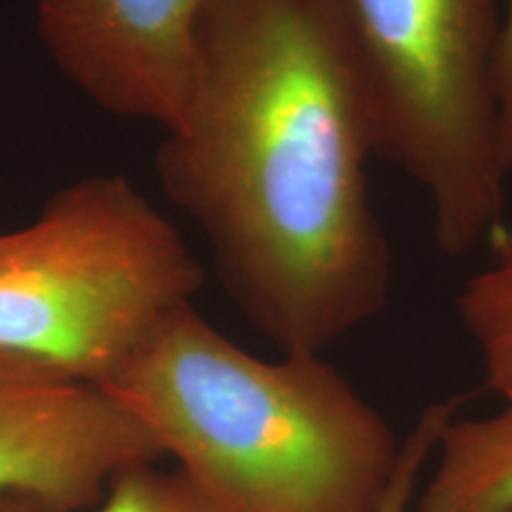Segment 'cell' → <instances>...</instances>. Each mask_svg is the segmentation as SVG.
Returning <instances> with one entry per match:
<instances>
[{
    "label": "cell",
    "instance_id": "1",
    "mask_svg": "<svg viewBox=\"0 0 512 512\" xmlns=\"http://www.w3.org/2000/svg\"><path fill=\"white\" fill-rule=\"evenodd\" d=\"M155 152L230 302L280 354L380 316L392 249L368 190L375 124L347 0H209Z\"/></svg>",
    "mask_w": 512,
    "mask_h": 512
},
{
    "label": "cell",
    "instance_id": "2",
    "mask_svg": "<svg viewBox=\"0 0 512 512\" xmlns=\"http://www.w3.org/2000/svg\"><path fill=\"white\" fill-rule=\"evenodd\" d=\"M211 512H380L403 458L387 418L323 354L238 347L195 304L105 384Z\"/></svg>",
    "mask_w": 512,
    "mask_h": 512
},
{
    "label": "cell",
    "instance_id": "3",
    "mask_svg": "<svg viewBox=\"0 0 512 512\" xmlns=\"http://www.w3.org/2000/svg\"><path fill=\"white\" fill-rule=\"evenodd\" d=\"M202 285L197 256L128 178H79L0 233V349L105 387Z\"/></svg>",
    "mask_w": 512,
    "mask_h": 512
},
{
    "label": "cell",
    "instance_id": "4",
    "mask_svg": "<svg viewBox=\"0 0 512 512\" xmlns=\"http://www.w3.org/2000/svg\"><path fill=\"white\" fill-rule=\"evenodd\" d=\"M375 155L430 200L432 233L460 256L503 228L498 0H347Z\"/></svg>",
    "mask_w": 512,
    "mask_h": 512
},
{
    "label": "cell",
    "instance_id": "5",
    "mask_svg": "<svg viewBox=\"0 0 512 512\" xmlns=\"http://www.w3.org/2000/svg\"><path fill=\"white\" fill-rule=\"evenodd\" d=\"M162 458L155 437L98 384L0 349V491L81 512L98 508L126 470Z\"/></svg>",
    "mask_w": 512,
    "mask_h": 512
},
{
    "label": "cell",
    "instance_id": "6",
    "mask_svg": "<svg viewBox=\"0 0 512 512\" xmlns=\"http://www.w3.org/2000/svg\"><path fill=\"white\" fill-rule=\"evenodd\" d=\"M209 0H34L36 31L64 79L100 110L176 124Z\"/></svg>",
    "mask_w": 512,
    "mask_h": 512
},
{
    "label": "cell",
    "instance_id": "7",
    "mask_svg": "<svg viewBox=\"0 0 512 512\" xmlns=\"http://www.w3.org/2000/svg\"><path fill=\"white\" fill-rule=\"evenodd\" d=\"M427 467L411 512H512V392L489 415H453Z\"/></svg>",
    "mask_w": 512,
    "mask_h": 512
},
{
    "label": "cell",
    "instance_id": "8",
    "mask_svg": "<svg viewBox=\"0 0 512 512\" xmlns=\"http://www.w3.org/2000/svg\"><path fill=\"white\" fill-rule=\"evenodd\" d=\"M494 259L465 280L456 297L460 323L477 347L484 384L512 392V228L494 235Z\"/></svg>",
    "mask_w": 512,
    "mask_h": 512
},
{
    "label": "cell",
    "instance_id": "9",
    "mask_svg": "<svg viewBox=\"0 0 512 512\" xmlns=\"http://www.w3.org/2000/svg\"><path fill=\"white\" fill-rule=\"evenodd\" d=\"M98 512H211L178 470L140 465L114 479Z\"/></svg>",
    "mask_w": 512,
    "mask_h": 512
},
{
    "label": "cell",
    "instance_id": "10",
    "mask_svg": "<svg viewBox=\"0 0 512 512\" xmlns=\"http://www.w3.org/2000/svg\"><path fill=\"white\" fill-rule=\"evenodd\" d=\"M460 401H441L432 403L430 408L420 413V418L411 427V432L406 434V441H403V458L399 475L394 479L392 491H389L387 498H384L380 512H411L413 510V498L415 491L422 482V475H425L427 465H430L434 446H437V439L441 430L453 415L458 413Z\"/></svg>",
    "mask_w": 512,
    "mask_h": 512
},
{
    "label": "cell",
    "instance_id": "11",
    "mask_svg": "<svg viewBox=\"0 0 512 512\" xmlns=\"http://www.w3.org/2000/svg\"><path fill=\"white\" fill-rule=\"evenodd\" d=\"M498 136L505 171H512V0H505L498 48Z\"/></svg>",
    "mask_w": 512,
    "mask_h": 512
},
{
    "label": "cell",
    "instance_id": "12",
    "mask_svg": "<svg viewBox=\"0 0 512 512\" xmlns=\"http://www.w3.org/2000/svg\"><path fill=\"white\" fill-rule=\"evenodd\" d=\"M0 512H67L48 498L27 491H0Z\"/></svg>",
    "mask_w": 512,
    "mask_h": 512
}]
</instances>
